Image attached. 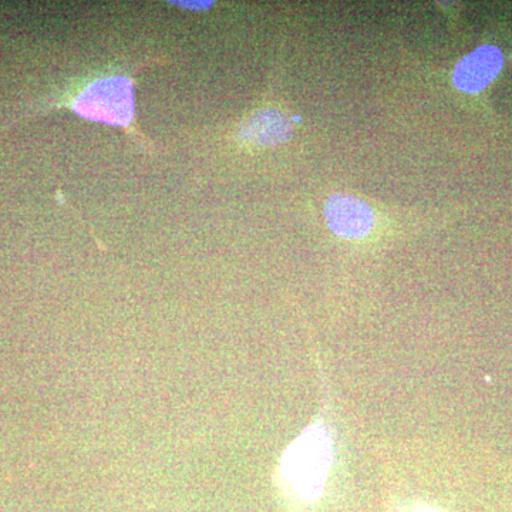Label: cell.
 Instances as JSON below:
<instances>
[{
    "label": "cell",
    "instance_id": "cell-1",
    "mask_svg": "<svg viewBox=\"0 0 512 512\" xmlns=\"http://www.w3.org/2000/svg\"><path fill=\"white\" fill-rule=\"evenodd\" d=\"M332 463V441L320 424L303 431L282 458V474L286 483L303 500L320 497Z\"/></svg>",
    "mask_w": 512,
    "mask_h": 512
},
{
    "label": "cell",
    "instance_id": "cell-2",
    "mask_svg": "<svg viewBox=\"0 0 512 512\" xmlns=\"http://www.w3.org/2000/svg\"><path fill=\"white\" fill-rule=\"evenodd\" d=\"M325 217L329 228L346 239L365 238L375 225L372 208L353 195L336 194L330 197L326 202Z\"/></svg>",
    "mask_w": 512,
    "mask_h": 512
},
{
    "label": "cell",
    "instance_id": "cell-3",
    "mask_svg": "<svg viewBox=\"0 0 512 512\" xmlns=\"http://www.w3.org/2000/svg\"><path fill=\"white\" fill-rule=\"evenodd\" d=\"M503 67V55L494 46H481L457 64L454 84L464 93H478L485 89Z\"/></svg>",
    "mask_w": 512,
    "mask_h": 512
},
{
    "label": "cell",
    "instance_id": "cell-4",
    "mask_svg": "<svg viewBox=\"0 0 512 512\" xmlns=\"http://www.w3.org/2000/svg\"><path fill=\"white\" fill-rule=\"evenodd\" d=\"M417 512H441V511H434V510H423V511H417Z\"/></svg>",
    "mask_w": 512,
    "mask_h": 512
}]
</instances>
